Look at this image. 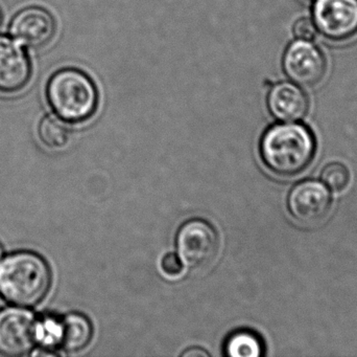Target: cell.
Instances as JSON below:
<instances>
[{"mask_svg":"<svg viewBox=\"0 0 357 357\" xmlns=\"http://www.w3.org/2000/svg\"><path fill=\"white\" fill-rule=\"evenodd\" d=\"M31 73V62L24 50L14 40L0 36V92L13 94L22 89Z\"/></svg>","mask_w":357,"mask_h":357,"instance_id":"obj_10","label":"cell"},{"mask_svg":"<svg viewBox=\"0 0 357 357\" xmlns=\"http://www.w3.org/2000/svg\"><path fill=\"white\" fill-rule=\"evenodd\" d=\"M93 337V326L89 319L79 312H71L61 322L60 345L69 354L85 349Z\"/></svg>","mask_w":357,"mask_h":357,"instance_id":"obj_12","label":"cell"},{"mask_svg":"<svg viewBox=\"0 0 357 357\" xmlns=\"http://www.w3.org/2000/svg\"><path fill=\"white\" fill-rule=\"evenodd\" d=\"M0 23H1V13H0Z\"/></svg>","mask_w":357,"mask_h":357,"instance_id":"obj_21","label":"cell"},{"mask_svg":"<svg viewBox=\"0 0 357 357\" xmlns=\"http://www.w3.org/2000/svg\"><path fill=\"white\" fill-rule=\"evenodd\" d=\"M226 348L227 354L233 357H258L264 350L259 337L249 331L234 333L229 339Z\"/></svg>","mask_w":357,"mask_h":357,"instance_id":"obj_14","label":"cell"},{"mask_svg":"<svg viewBox=\"0 0 357 357\" xmlns=\"http://www.w3.org/2000/svg\"><path fill=\"white\" fill-rule=\"evenodd\" d=\"M39 138L48 148L60 149L70 140V130L64 119L56 115H46L39 125Z\"/></svg>","mask_w":357,"mask_h":357,"instance_id":"obj_13","label":"cell"},{"mask_svg":"<svg viewBox=\"0 0 357 357\" xmlns=\"http://www.w3.org/2000/svg\"><path fill=\"white\" fill-rule=\"evenodd\" d=\"M10 35L31 48L50 43L56 33V22L50 12L41 8H27L19 12L10 23Z\"/></svg>","mask_w":357,"mask_h":357,"instance_id":"obj_9","label":"cell"},{"mask_svg":"<svg viewBox=\"0 0 357 357\" xmlns=\"http://www.w3.org/2000/svg\"><path fill=\"white\" fill-rule=\"evenodd\" d=\"M317 29L329 39L343 40L357 31V0H317Z\"/></svg>","mask_w":357,"mask_h":357,"instance_id":"obj_8","label":"cell"},{"mask_svg":"<svg viewBox=\"0 0 357 357\" xmlns=\"http://www.w3.org/2000/svg\"><path fill=\"white\" fill-rule=\"evenodd\" d=\"M52 272L41 256L10 254L0 261V297L19 307L38 305L50 291Z\"/></svg>","mask_w":357,"mask_h":357,"instance_id":"obj_1","label":"cell"},{"mask_svg":"<svg viewBox=\"0 0 357 357\" xmlns=\"http://www.w3.org/2000/svg\"><path fill=\"white\" fill-rule=\"evenodd\" d=\"M314 134L301 124H277L262 136L260 152L264 165L283 177L303 172L316 154Z\"/></svg>","mask_w":357,"mask_h":357,"instance_id":"obj_2","label":"cell"},{"mask_svg":"<svg viewBox=\"0 0 357 357\" xmlns=\"http://www.w3.org/2000/svg\"><path fill=\"white\" fill-rule=\"evenodd\" d=\"M0 258H1V247H0Z\"/></svg>","mask_w":357,"mask_h":357,"instance_id":"obj_20","label":"cell"},{"mask_svg":"<svg viewBox=\"0 0 357 357\" xmlns=\"http://www.w3.org/2000/svg\"><path fill=\"white\" fill-rule=\"evenodd\" d=\"M183 356H208L209 354L206 352L205 350L199 349V348H195V349H189L188 351L184 352Z\"/></svg>","mask_w":357,"mask_h":357,"instance_id":"obj_19","label":"cell"},{"mask_svg":"<svg viewBox=\"0 0 357 357\" xmlns=\"http://www.w3.org/2000/svg\"><path fill=\"white\" fill-rule=\"evenodd\" d=\"M317 31L318 29H317L314 21L307 18L300 19L294 25V34L296 37L301 40H306V41L314 39L317 36Z\"/></svg>","mask_w":357,"mask_h":357,"instance_id":"obj_18","label":"cell"},{"mask_svg":"<svg viewBox=\"0 0 357 357\" xmlns=\"http://www.w3.org/2000/svg\"><path fill=\"white\" fill-rule=\"evenodd\" d=\"M46 96L54 113L69 123L87 121L98 106V92L93 80L77 68L61 69L54 73Z\"/></svg>","mask_w":357,"mask_h":357,"instance_id":"obj_3","label":"cell"},{"mask_svg":"<svg viewBox=\"0 0 357 357\" xmlns=\"http://www.w3.org/2000/svg\"><path fill=\"white\" fill-rule=\"evenodd\" d=\"M220 247V238L215 228L202 219L185 222L177 235L178 257L185 268L201 270L211 265Z\"/></svg>","mask_w":357,"mask_h":357,"instance_id":"obj_4","label":"cell"},{"mask_svg":"<svg viewBox=\"0 0 357 357\" xmlns=\"http://www.w3.org/2000/svg\"><path fill=\"white\" fill-rule=\"evenodd\" d=\"M61 324L52 319H44L38 322L36 327V342H40L43 345L50 346L60 344Z\"/></svg>","mask_w":357,"mask_h":357,"instance_id":"obj_16","label":"cell"},{"mask_svg":"<svg viewBox=\"0 0 357 357\" xmlns=\"http://www.w3.org/2000/svg\"><path fill=\"white\" fill-rule=\"evenodd\" d=\"M333 197L328 189L317 180H304L296 184L287 197V209L294 219L305 226H314L328 217Z\"/></svg>","mask_w":357,"mask_h":357,"instance_id":"obj_5","label":"cell"},{"mask_svg":"<svg viewBox=\"0 0 357 357\" xmlns=\"http://www.w3.org/2000/svg\"><path fill=\"white\" fill-rule=\"evenodd\" d=\"M161 268L167 276L176 277L183 272L184 264L177 254L169 253L161 260Z\"/></svg>","mask_w":357,"mask_h":357,"instance_id":"obj_17","label":"cell"},{"mask_svg":"<svg viewBox=\"0 0 357 357\" xmlns=\"http://www.w3.org/2000/svg\"><path fill=\"white\" fill-rule=\"evenodd\" d=\"M37 320L33 312L23 308H6L0 312V354L24 356L36 342Z\"/></svg>","mask_w":357,"mask_h":357,"instance_id":"obj_6","label":"cell"},{"mask_svg":"<svg viewBox=\"0 0 357 357\" xmlns=\"http://www.w3.org/2000/svg\"><path fill=\"white\" fill-rule=\"evenodd\" d=\"M268 109L273 117L281 122L300 121L308 111V99L303 90L287 82L276 84L268 98Z\"/></svg>","mask_w":357,"mask_h":357,"instance_id":"obj_11","label":"cell"},{"mask_svg":"<svg viewBox=\"0 0 357 357\" xmlns=\"http://www.w3.org/2000/svg\"><path fill=\"white\" fill-rule=\"evenodd\" d=\"M322 182L331 190L337 193L343 192L348 188L351 180L349 170L343 163H333L327 165L321 173Z\"/></svg>","mask_w":357,"mask_h":357,"instance_id":"obj_15","label":"cell"},{"mask_svg":"<svg viewBox=\"0 0 357 357\" xmlns=\"http://www.w3.org/2000/svg\"><path fill=\"white\" fill-rule=\"evenodd\" d=\"M283 68L294 83L310 87L322 80L326 62L316 45L299 39L287 48L283 58Z\"/></svg>","mask_w":357,"mask_h":357,"instance_id":"obj_7","label":"cell"}]
</instances>
